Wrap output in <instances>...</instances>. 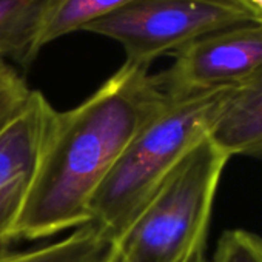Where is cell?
Returning a JSON list of instances; mask_svg holds the SVG:
<instances>
[{"label":"cell","mask_w":262,"mask_h":262,"mask_svg":"<svg viewBox=\"0 0 262 262\" xmlns=\"http://www.w3.org/2000/svg\"><path fill=\"white\" fill-rule=\"evenodd\" d=\"M167 99L158 74L123 62L82 103L59 111L13 242L91 225L90 205L97 188Z\"/></svg>","instance_id":"6da1fadb"},{"label":"cell","mask_w":262,"mask_h":262,"mask_svg":"<svg viewBox=\"0 0 262 262\" xmlns=\"http://www.w3.org/2000/svg\"><path fill=\"white\" fill-rule=\"evenodd\" d=\"M231 88L184 96L167 93L162 110L131 139L90 205L91 224L111 245L178 162L210 138Z\"/></svg>","instance_id":"7a4b0ae2"},{"label":"cell","mask_w":262,"mask_h":262,"mask_svg":"<svg viewBox=\"0 0 262 262\" xmlns=\"http://www.w3.org/2000/svg\"><path fill=\"white\" fill-rule=\"evenodd\" d=\"M230 158L210 138L193 147L113 242L108 262H187L204 251Z\"/></svg>","instance_id":"3957f363"},{"label":"cell","mask_w":262,"mask_h":262,"mask_svg":"<svg viewBox=\"0 0 262 262\" xmlns=\"http://www.w3.org/2000/svg\"><path fill=\"white\" fill-rule=\"evenodd\" d=\"M253 20L260 22L241 0H135L83 31L117 42L125 62L150 68L208 33Z\"/></svg>","instance_id":"277c9868"},{"label":"cell","mask_w":262,"mask_h":262,"mask_svg":"<svg viewBox=\"0 0 262 262\" xmlns=\"http://www.w3.org/2000/svg\"><path fill=\"white\" fill-rule=\"evenodd\" d=\"M173 57L171 67L158 73L164 91L171 96L234 86L262 65V22L208 33Z\"/></svg>","instance_id":"5b68a950"},{"label":"cell","mask_w":262,"mask_h":262,"mask_svg":"<svg viewBox=\"0 0 262 262\" xmlns=\"http://www.w3.org/2000/svg\"><path fill=\"white\" fill-rule=\"evenodd\" d=\"M57 113L43 93L31 90L20 111L0 129V250L13 244Z\"/></svg>","instance_id":"8992f818"},{"label":"cell","mask_w":262,"mask_h":262,"mask_svg":"<svg viewBox=\"0 0 262 262\" xmlns=\"http://www.w3.org/2000/svg\"><path fill=\"white\" fill-rule=\"evenodd\" d=\"M210 139L231 158L262 161V65L231 88Z\"/></svg>","instance_id":"52a82bcc"},{"label":"cell","mask_w":262,"mask_h":262,"mask_svg":"<svg viewBox=\"0 0 262 262\" xmlns=\"http://www.w3.org/2000/svg\"><path fill=\"white\" fill-rule=\"evenodd\" d=\"M51 0H0V59L28 68L39 57L37 36Z\"/></svg>","instance_id":"ba28073f"},{"label":"cell","mask_w":262,"mask_h":262,"mask_svg":"<svg viewBox=\"0 0 262 262\" xmlns=\"http://www.w3.org/2000/svg\"><path fill=\"white\" fill-rule=\"evenodd\" d=\"M110 253L111 242L91 224L37 247L0 250V262H108Z\"/></svg>","instance_id":"9c48e42d"},{"label":"cell","mask_w":262,"mask_h":262,"mask_svg":"<svg viewBox=\"0 0 262 262\" xmlns=\"http://www.w3.org/2000/svg\"><path fill=\"white\" fill-rule=\"evenodd\" d=\"M135 0H51L42 20L37 50L76 31H83L90 24L100 20Z\"/></svg>","instance_id":"30bf717a"},{"label":"cell","mask_w":262,"mask_h":262,"mask_svg":"<svg viewBox=\"0 0 262 262\" xmlns=\"http://www.w3.org/2000/svg\"><path fill=\"white\" fill-rule=\"evenodd\" d=\"M210 262H262V236L244 228L227 230Z\"/></svg>","instance_id":"8fae6325"},{"label":"cell","mask_w":262,"mask_h":262,"mask_svg":"<svg viewBox=\"0 0 262 262\" xmlns=\"http://www.w3.org/2000/svg\"><path fill=\"white\" fill-rule=\"evenodd\" d=\"M31 88L19 73L0 59V129H2L25 105Z\"/></svg>","instance_id":"7c38bea8"},{"label":"cell","mask_w":262,"mask_h":262,"mask_svg":"<svg viewBox=\"0 0 262 262\" xmlns=\"http://www.w3.org/2000/svg\"><path fill=\"white\" fill-rule=\"evenodd\" d=\"M241 2H244L262 22V0H241Z\"/></svg>","instance_id":"4fadbf2b"},{"label":"cell","mask_w":262,"mask_h":262,"mask_svg":"<svg viewBox=\"0 0 262 262\" xmlns=\"http://www.w3.org/2000/svg\"><path fill=\"white\" fill-rule=\"evenodd\" d=\"M187 262H208L207 260V256H205V250L204 251H199L198 254H194L190 260H187Z\"/></svg>","instance_id":"5bb4252c"}]
</instances>
